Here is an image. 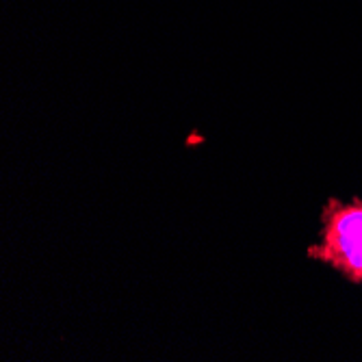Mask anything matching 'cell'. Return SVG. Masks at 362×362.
Segmentation results:
<instances>
[{
  "label": "cell",
  "mask_w": 362,
  "mask_h": 362,
  "mask_svg": "<svg viewBox=\"0 0 362 362\" xmlns=\"http://www.w3.org/2000/svg\"><path fill=\"white\" fill-rule=\"evenodd\" d=\"M321 241L308 247V258L321 260L343 278L362 286V200L330 197L321 211Z\"/></svg>",
  "instance_id": "1"
}]
</instances>
